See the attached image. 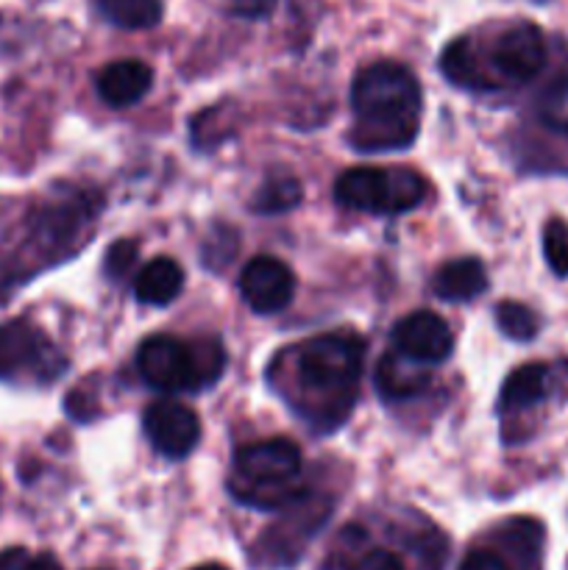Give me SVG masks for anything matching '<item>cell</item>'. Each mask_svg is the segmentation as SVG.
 <instances>
[{
	"mask_svg": "<svg viewBox=\"0 0 568 570\" xmlns=\"http://www.w3.org/2000/svg\"><path fill=\"white\" fill-rule=\"evenodd\" d=\"M421 83L404 65H368L351 83V145L360 154L410 148L421 128Z\"/></svg>",
	"mask_w": 568,
	"mask_h": 570,
	"instance_id": "1",
	"label": "cell"
},
{
	"mask_svg": "<svg viewBox=\"0 0 568 570\" xmlns=\"http://www.w3.org/2000/svg\"><path fill=\"white\" fill-rule=\"evenodd\" d=\"M365 345L354 334H323L306 340L295 354V379L312 401L306 417L321 432L340 426L356 401Z\"/></svg>",
	"mask_w": 568,
	"mask_h": 570,
	"instance_id": "2",
	"label": "cell"
},
{
	"mask_svg": "<svg viewBox=\"0 0 568 570\" xmlns=\"http://www.w3.org/2000/svg\"><path fill=\"white\" fill-rule=\"evenodd\" d=\"M546 39L535 22H512L493 37L488 53L460 37L440 56V70L462 89H496L499 83H527L543 70Z\"/></svg>",
	"mask_w": 568,
	"mask_h": 570,
	"instance_id": "3",
	"label": "cell"
},
{
	"mask_svg": "<svg viewBox=\"0 0 568 570\" xmlns=\"http://www.w3.org/2000/svg\"><path fill=\"white\" fill-rule=\"evenodd\" d=\"M301 451L293 440L273 438L243 445L234 454L232 495L254 510H290L304 499Z\"/></svg>",
	"mask_w": 568,
	"mask_h": 570,
	"instance_id": "4",
	"label": "cell"
},
{
	"mask_svg": "<svg viewBox=\"0 0 568 570\" xmlns=\"http://www.w3.org/2000/svg\"><path fill=\"white\" fill-rule=\"evenodd\" d=\"M137 367L145 384L154 390L184 393V390H204L215 384L226 367V354L217 340L182 343V340L159 334L139 345Z\"/></svg>",
	"mask_w": 568,
	"mask_h": 570,
	"instance_id": "5",
	"label": "cell"
},
{
	"mask_svg": "<svg viewBox=\"0 0 568 570\" xmlns=\"http://www.w3.org/2000/svg\"><path fill=\"white\" fill-rule=\"evenodd\" d=\"M427 181L410 167H351L334 184L340 206L371 215H404L427 198Z\"/></svg>",
	"mask_w": 568,
	"mask_h": 570,
	"instance_id": "6",
	"label": "cell"
},
{
	"mask_svg": "<svg viewBox=\"0 0 568 570\" xmlns=\"http://www.w3.org/2000/svg\"><path fill=\"white\" fill-rule=\"evenodd\" d=\"M65 367V356L28 321L0 323V382L48 384Z\"/></svg>",
	"mask_w": 568,
	"mask_h": 570,
	"instance_id": "7",
	"label": "cell"
},
{
	"mask_svg": "<svg viewBox=\"0 0 568 570\" xmlns=\"http://www.w3.org/2000/svg\"><path fill=\"white\" fill-rule=\"evenodd\" d=\"M390 340H393L395 354L418 362V365H440L449 360L451 348H454V334H451L449 323L427 309L401 317L390 332Z\"/></svg>",
	"mask_w": 568,
	"mask_h": 570,
	"instance_id": "8",
	"label": "cell"
},
{
	"mask_svg": "<svg viewBox=\"0 0 568 570\" xmlns=\"http://www.w3.org/2000/svg\"><path fill=\"white\" fill-rule=\"evenodd\" d=\"M143 426L150 445L161 456H170V460L187 456L200 440L198 415L189 406H184L182 401L173 399H161L150 404L143 415Z\"/></svg>",
	"mask_w": 568,
	"mask_h": 570,
	"instance_id": "9",
	"label": "cell"
},
{
	"mask_svg": "<svg viewBox=\"0 0 568 570\" xmlns=\"http://www.w3.org/2000/svg\"><path fill=\"white\" fill-rule=\"evenodd\" d=\"M239 295L256 315H276L293 301L295 276L276 256H254L239 273Z\"/></svg>",
	"mask_w": 568,
	"mask_h": 570,
	"instance_id": "10",
	"label": "cell"
},
{
	"mask_svg": "<svg viewBox=\"0 0 568 570\" xmlns=\"http://www.w3.org/2000/svg\"><path fill=\"white\" fill-rule=\"evenodd\" d=\"M98 95L111 109L139 104L154 83V70L139 59H120L98 72Z\"/></svg>",
	"mask_w": 568,
	"mask_h": 570,
	"instance_id": "11",
	"label": "cell"
},
{
	"mask_svg": "<svg viewBox=\"0 0 568 570\" xmlns=\"http://www.w3.org/2000/svg\"><path fill=\"white\" fill-rule=\"evenodd\" d=\"M432 289L438 298L449 301V304H466V301H473L488 289V273H484L482 262L473 259V256L451 259L434 273Z\"/></svg>",
	"mask_w": 568,
	"mask_h": 570,
	"instance_id": "12",
	"label": "cell"
},
{
	"mask_svg": "<svg viewBox=\"0 0 568 570\" xmlns=\"http://www.w3.org/2000/svg\"><path fill=\"white\" fill-rule=\"evenodd\" d=\"M184 271L170 256H156L139 271L134 282V295L145 306H167L182 295Z\"/></svg>",
	"mask_w": 568,
	"mask_h": 570,
	"instance_id": "13",
	"label": "cell"
},
{
	"mask_svg": "<svg viewBox=\"0 0 568 570\" xmlns=\"http://www.w3.org/2000/svg\"><path fill=\"white\" fill-rule=\"evenodd\" d=\"M549 393V367L540 362H529V365L516 367L507 376L505 387L499 393V410L501 412H523L538 406Z\"/></svg>",
	"mask_w": 568,
	"mask_h": 570,
	"instance_id": "14",
	"label": "cell"
},
{
	"mask_svg": "<svg viewBox=\"0 0 568 570\" xmlns=\"http://www.w3.org/2000/svg\"><path fill=\"white\" fill-rule=\"evenodd\" d=\"M376 387L388 401H407L429 387V373L401 354H384L376 365Z\"/></svg>",
	"mask_w": 568,
	"mask_h": 570,
	"instance_id": "15",
	"label": "cell"
},
{
	"mask_svg": "<svg viewBox=\"0 0 568 570\" xmlns=\"http://www.w3.org/2000/svg\"><path fill=\"white\" fill-rule=\"evenodd\" d=\"M95 9L106 22L126 31H143V28L159 26L161 0H95Z\"/></svg>",
	"mask_w": 568,
	"mask_h": 570,
	"instance_id": "16",
	"label": "cell"
},
{
	"mask_svg": "<svg viewBox=\"0 0 568 570\" xmlns=\"http://www.w3.org/2000/svg\"><path fill=\"white\" fill-rule=\"evenodd\" d=\"M298 204H301V184L295 181V178L282 176V178H271V181H265L259 189H256L254 200H251V209L259 212V215H282V212H290Z\"/></svg>",
	"mask_w": 568,
	"mask_h": 570,
	"instance_id": "17",
	"label": "cell"
},
{
	"mask_svg": "<svg viewBox=\"0 0 568 570\" xmlns=\"http://www.w3.org/2000/svg\"><path fill=\"white\" fill-rule=\"evenodd\" d=\"M496 323H499L501 334L518 343H529V340L538 337L540 321L529 306L518 304V301H501L496 306Z\"/></svg>",
	"mask_w": 568,
	"mask_h": 570,
	"instance_id": "18",
	"label": "cell"
},
{
	"mask_svg": "<svg viewBox=\"0 0 568 570\" xmlns=\"http://www.w3.org/2000/svg\"><path fill=\"white\" fill-rule=\"evenodd\" d=\"M538 120L551 131L568 134V76L555 78L543 92L538 95Z\"/></svg>",
	"mask_w": 568,
	"mask_h": 570,
	"instance_id": "19",
	"label": "cell"
},
{
	"mask_svg": "<svg viewBox=\"0 0 568 570\" xmlns=\"http://www.w3.org/2000/svg\"><path fill=\"white\" fill-rule=\"evenodd\" d=\"M543 256L555 276H568V226L560 217H551L543 228Z\"/></svg>",
	"mask_w": 568,
	"mask_h": 570,
	"instance_id": "20",
	"label": "cell"
},
{
	"mask_svg": "<svg viewBox=\"0 0 568 570\" xmlns=\"http://www.w3.org/2000/svg\"><path fill=\"white\" fill-rule=\"evenodd\" d=\"M134 262H137V243L134 239H117L109 254H106V273L111 278H120L131 271Z\"/></svg>",
	"mask_w": 568,
	"mask_h": 570,
	"instance_id": "21",
	"label": "cell"
},
{
	"mask_svg": "<svg viewBox=\"0 0 568 570\" xmlns=\"http://www.w3.org/2000/svg\"><path fill=\"white\" fill-rule=\"evenodd\" d=\"M351 570H404V562L388 549H373L354 562Z\"/></svg>",
	"mask_w": 568,
	"mask_h": 570,
	"instance_id": "22",
	"label": "cell"
},
{
	"mask_svg": "<svg viewBox=\"0 0 568 570\" xmlns=\"http://www.w3.org/2000/svg\"><path fill=\"white\" fill-rule=\"evenodd\" d=\"M232 14L245 17V20H262L276 9V0H232Z\"/></svg>",
	"mask_w": 568,
	"mask_h": 570,
	"instance_id": "23",
	"label": "cell"
},
{
	"mask_svg": "<svg viewBox=\"0 0 568 570\" xmlns=\"http://www.w3.org/2000/svg\"><path fill=\"white\" fill-rule=\"evenodd\" d=\"M460 570H510V568H507V562L501 560L499 554H493V551H471V554L462 560Z\"/></svg>",
	"mask_w": 568,
	"mask_h": 570,
	"instance_id": "24",
	"label": "cell"
},
{
	"mask_svg": "<svg viewBox=\"0 0 568 570\" xmlns=\"http://www.w3.org/2000/svg\"><path fill=\"white\" fill-rule=\"evenodd\" d=\"M26 570H61L59 562L53 560V557H39V560L28 562Z\"/></svg>",
	"mask_w": 568,
	"mask_h": 570,
	"instance_id": "25",
	"label": "cell"
},
{
	"mask_svg": "<svg viewBox=\"0 0 568 570\" xmlns=\"http://www.w3.org/2000/svg\"><path fill=\"white\" fill-rule=\"evenodd\" d=\"M11 560H14V554H6V557H0V570H9Z\"/></svg>",
	"mask_w": 568,
	"mask_h": 570,
	"instance_id": "26",
	"label": "cell"
},
{
	"mask_svg": "<svg viewBox=\"0 0 568 570\" xmlns=\"http://www.w3.org/2000/svg\"><path fill=\"white\" fill-rule=\"evenodd\" d=\"M193 570H228L226 566H217V562H209V566H198V568H193Z\"/></svg>",
	"mask_w": 568,
	"mask_h": 570,
	"instance_id": "27",
	"label": "cell"
}]
</instances>
